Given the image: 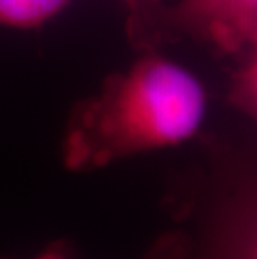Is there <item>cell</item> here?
Masks as SVG:
<instances>
[{
	"instance_id": "cell-1",
	"label": "cell",
	"mask_w": 257,
	"mask_h": 259,
	"mask_svg": "<svg viewBox=\"0 0 257 259\" xmlns=\"http://www.w3.org/2000/svg\"><path fill=\"white\" fill-rule=\"evenodd\" d=\"M207 92L199 77L159 49L114 72L69 114L60 157L70 172L177 147L200 131Z\"/></svg>"
},
{
	"instance_id": "cell-2",
	"label": "cell",
	"mask_w": 257,
	"mask_h": 259,
	"mask_svg": "<svg viewBox=\"0 0 257 259\" xmlns=\"http://www.w3.org/2000/svg\"><path fill=\"white\" fill-rule=\"evenodd\" d=\"M195 186L144 259H257V149L216 151Z\"/></svg>"
},
{
	"instance_id": "cell-3",
	"label": "cell",
	"mask_w": 257,
	"mask_h": 259,
	"mask_svg": "<svg viewBox=\"0 0 257 259\" xmlns=\"http://www.w3.org/2000/svg\"><path fill=\"white\" fill-rule=\"evenodd\" d=\"M257 19V0H174L164 4L150 35V49L179 38L237 54L247 25Z\"/></svg>"
},
{
	"instance_id": "cell-4",
	"label": "cell",
	"mask_w": 257,
	"mask_h": 259,
	"mask_svg": "<svg viewBox=\"0 0 257 259\" xmlns=\"http://www.w3.org/2000/svg\"><path fill=\"white\" fill-rule=\"evenodd\" d=\"M74 0H0V27L10 30H39L60 17Z\"/></svg>"
},
{
	"instance_id": "cell-5",
	"label": "cell",
	"mask_w": 257,
	"mask_h": 259,
	"mask_svg": "<svg viewBox=\"0 0 257 259\" xmlns=\"http://www.w3.org/2000/svg\"><path fill=\"white\" fill-rule=\"evenodd\" d=\"M229 101L257 127V51L244 52V59L232 74Z\"/></svg>"
},
{
	"instance_id": "cell-6",
	"label": "cell",
	"mask_w": 257,
	"mask_h": 259,
	"mask_svg": "<svg viewBox=\"0 0 257 259\" xmlns=\"http://www.w3.org/2000/svg\"><path fill=\"white\" fill-rule=\"evenodd\" d=\"M125 10V30L137 51L149 49L152 29L166 0H117Z\"/></svg>"
},
{
	"instance_id": "cell-7",
	"label": "cell",
	"mask_w": 257,
	"mask_h": 259,
	"mask_svg": "<svg viewBox=\"0 0 257 259\" xmlns=\"http://www.w3.org/2000/svg\"><path fill=\"white\" fill-rule=\"evenodd\" d=\"M74 249L69 241L57 239L48 242L40 251H37L34 256L29 259H75ZM0 259H15V257H0Z\"/></svg>"
},
{
	"instance_id": "cell-8",
	"label": "cell",
	"mask_w": 257,
	"mask_h": 259,
	"mask_svg": "<svg viewBox=\"0 0 257 259\" xmlns=\"http://www.w3.org/2000/svg\"><path fill=\"white\" fill-rule=\"evenodd\" d=\"M247 51H257V19H254L244 30L242 37L239 42L237 52H247Z\"/></svg>"
}]
</instances>
